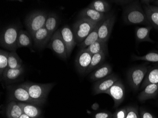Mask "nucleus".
I'll use <instances>...</instances> for the list:
<instances>
[{
    "label": "nucleus",
    "instance_id": "c756f323",
    "mask_svg": "<svg viewBox=\"0 0 158 118\" xmlns=\"http://www.w3.org/2000/svg\"><path fill=\"white\" fill-rule=\"evenodd\" d=\"M23 62L16 51L9 52L8 56V68L16 69L23 66Z\"/></svg>",
    "mask_w": 158,
    "mask_h": 118
},
{
    "label": "nucleus",
    "instance_id": "1a4fd4ad",
    "mask_svg": "<svg viewBox=\"0 0 158 118\" xmlns=\"http://www.w3.org/2000/svg\"><path fill=\"white\" fill-rule=\"evenodd\" d=\"M116 21V16L112 13L106 14L102 20L98 28V34L99 40L107 42L111 34L112 31Z\"/></svg>",
    "mask_w": 158,
    "mask_h": 118
},
{
    "label": "nucleus",
    "instance_id": "7c9ffc66",
    "mask_svg": "<svg viewBox=\"0 0 158 118\" xmlns=\"http://www.w3.org/2000/svg\"><path fill=\"white\" fill-rule=\"evenodd\" d=\"M132 58L134 60H137V61L141 60V61H146L150 63H158V51H151L142 56L133 55L132 56Z\"/></svg>",
    "mask_w": 158,
    "mask_h": 118
},
{
    "label": "nucleus",
    "instance_id": "9d476101",
    "mask_svg": "<svg viewBox=\"0 0 158 118\" xmlns=\"http://www.w3.org/2000/svg\"><path fill=\"white\" fill-rule=\"evenodd\" d=\"M105 94L109 95L114 102V108L118 107L124 101L125 96V88L120 79L117 81Z\"/></svg>",
    "mask_w": 158,
    "mask_h": 118
},
{
    "label": "nucleus",
    "instance_id": "ddd939ff",
    "mask_svg": "<svg viewBox=\"0 0 158 118\" xmlns=\"http://www.w3.org/2000/svg\"><path fill=\"white\" fill-rule=\"evenodd\" d=\"M60 30L61 36L67 50V56H70L74 47L77 44L72 29L68 25H65Z\"/></svg>",
    "mask_w": 158,
    "mask_h": 118
},
{
    "label": "nucleus",
    "instance_id": "6ab92c4d",
    "mask_svg": "<svg viewBox=\"0 0 158 118\" xmlns=\"http://www.w3.org/2000/svg\"><path fill=\"white\" fill-rule=\"evenodd\" d=\"M152 27L151 25L136 27L135 30V36L136 42H148L151 43H154L155 42L150 38V32Z\"/></svg>",
    "mask_w": 158,
    "mask_h": 118
},
{
    "label": "nucleus",
    "instance_id": "f3484780",
    "mask_svg": "<svg viewBox=\"0 0 158 118\" xmlns=\"http://www.w3.org/2000/svg\"><path fill=\"white\" fill-rule=\"evenodd\" d=\"M106 14L107 13H100L87 7L80 12L79 17L80 18H86L95 22L98 23L105 18Z\"/></svg>",
    "mask_w": 158,
    "mask_h": 118
},
{
    "label": "nucleus",
    "instance_id": "f257e3e1",
    "mask_svg": "<svg viewBox=\"0 0 158 118\" xmlns=\"http://www.w3.org/2000/svg\"><path fill=\"white\" fill-rule=\"evenodd\" d=\"M123 18L124 22L128 25H150L145 11L138 1L126 5L123 11Z\"/></svg>",
    "mask_w": 158,
    "mask_h": 118
},
{
    "label": "nucleus",
    "instance_id": "a19ab883",
    "mask_svg": "<svg viewBox=\"0 0 158 118\" xmlns=\"http://www.w3.org/2000/svg\"><path fill=\"white\" fill-rule=\"evenodd\" d=\"M152 3L153 4V5H152L158 7V0H157V1H152Z\"/></svg>",
    "mask_w": 158,
    "mask_h": 118
},
{
    "label": "nucleus",
    "instance_id": "20e7f679",
    "mask_svg": "<svg viewBox=\"0 0 158 118\" xmlns=\"http://www.w3.org/2000/svg\"><path fill=\"white\" fill-rule=\"evenodd\" d=\"M22 85L27 89L33 99L46 103L48 95L55 86V84L53 83L40 84L26 82L23 83Z\"/></svg>",
    "mask_w": 158,
    "mask_h": 118
},
{
    "label": "nucleus",
    "instance_id": "c85d7f7f",
    "mask_svg": "<svg viewBox=\"0 0 158 118\" xmlns=\"http://www.w3.org/2000/svg\"><path fill=\"white\" fill-rule=\"evenodd\" d=\"M144 10L150 25L158 29V12L152 9L150 5H144Z\"/></svg>",
    "mask_w": 158,
    "mask_h": 118
},
{
    "label": "nucleus",
    "instance_id": "a211bd4d",
    "mask_svg": "<svg viewBox=\"0 0 158 118\" xmlns=\"http://www.w3.org/2000/svg\"><path fill=\"white\" fill-rule=\"evenodd\" d=\"M158 94V84H150L147 85L139 94V101L144 102L149 99L155 98Z\"/></svg>",
    "mask_w": 158,
    "mask_h": 118
},
{
    "label": "nucleus",
    "instance_id": "f704fd0d",
    "mask_svg": "<svg viewBox=\"0 0 158 118\" xmlns=\"http://www.w3.org/2000/svg\"><path fill=\"white\" fill-rule=\"evenodd\" d=\"M93 118H113V114L109 111H100L93 114Z\"/></svg>",
    "mask_w": 158,
    "mask_h": 118
},
{
    "label": "nucleus",
    "instance_id": "4468645a",
    "mask_svg": "<svg viewBox=\"0 0 158 118\" xmlns=\"http://www.w3.org/2000/svg\"><path fill=\"white\" fill-rule=\"evenodd\" d=\"M52 36L49 32L45 27H43L34 34L32 39L35 47L43 49L47 47Z\"/></svg>",
    "mask_w": 158,
    "mask_h": 118
},
{
    "label": "nucleus",
    "instance_id": "412c9836",
    "mask_svg": "<svg viewBox=\"0 0 158 118\" xmlns=\"http://www.w3.org/2000/svg\"><path fill=\"white\" fill-rule=\"evenodd\" d=\"M102 21L98 23L94 29L86 37V39L81 43H78V46L81 50L86 49L92 43L99 40L98 38V30L100 26Z\"/></svg>",
    "mask_w": 158,
    "mask_h": 118
},
{
    "label": "nucleus",
    "instance_id": "2eb2a0df",
    "mask_svg": "<svg viewBox=\"0 0 158 118\" xmlns=\"http://www.w3.org/2000/svg\"><path fill=\"white\" fill-rule=\"evenodd\" d=\"M24 71V66L19 69H12L8 68L3 72L1 78L6 84L14 83L18 81L21 78Z\"/></svg>",
    "mask_w": 158,
    "mask_h": 118
},
{
    "label": "nucleus",
    "instance_id": "393cba45",
    "mask_svg": "<svg viewBox=\"0 0 158 118\" xmlns=\"http://www.w3.org/2000/svg\"><path fill=\"white\" fill-rule=\"evenodd\" d=\"M32 37L27 31L20 29L18 38V47H31Z\"/></svg>",
    "mask_w": 158,
    "mask_h": 118
},
{
    "label": "nucleus",
    "instance_id": "ea45409f",
    "mask_svg": "<svg viewBox=\"0 0 158 118\" xmlns=\"http://www.w3.org/2000/svg\"><path fill=\"white\" fill-rule=\"evenodd\" d=\"M19 118H31V117H29V116H27V115H26L25 114H23V115H21ZM42 118V117H40V118Z\"/></svg>",
    "mask_w": 158,
    "mask_h": 118
},
{
    "label": "nucleus",
    "instance_id": "b1692460",
    "mask_svg": "<svg viewBox=\"0 0 158 118\" xmlns=\"http://www.w3.org/2000/svg\"><path fill=\"white\" fill-rule=\"evenodd\" d=\"M59 17L55 12H50L48 14L44 27L52 35L56 31L59 25Z\"/></svg>",
    "mask_w": 158,
    "mask_h": 118
},
{
    "label": "nucleus",
    "instance_id": "473e14b6",
    "mask_svg": "<svg viewBox=\"0 0 158 118\" xmlns=\"http://www.w3.org/2000/svg\"><path fill=\"white\" fill-rule=\"evenodd\" d=\"M127 116L126 118H140L138 108L133 106H127Z\"/></svg>",
    "mask_w": 158,
    "mask_h": 118
},
{
    "label": "nucleus",
    "instance_id": "423d86ee",
    "mask_svg": "<svg viewBox=\"0 0 158 118\" xmlns=\"http://www.w3.org/2000/svg\"><path fill=\"white\" fill-rule=\"evenodd\" d=\"M48 14L45 11L35 10L27 16L25 23L32 37L39 29L44 27Z\"/></svg>",
    "mask_w": 158,
    "mask_h": 118
},
{
    "label": "nucleus",
    "instance_id": "4c0bfd02",
    "mask_svg": "<svg viewBox=\"0 0 158 118\" xmlns=\"http://www.w3.org/2000/svg\"><path fill=\"white\" fill-rule=\"evenodd\" d=\"M152 1H141V2L143 3L144 5L146 6H148V5H150V3L151 2H152Z\"/></svg>",
    "mask_w": 158,
    "mask_h": 118
},
{
    "label": "nucleus",
    "instance_id": "f03ea898",
    "mask_svg": "<svg viewBox=\"0 0 158 118\" xmlns=\"http://www.w3.org/2000/svg\"><path fill=\"white\" fill-rule=\"evenodd\" d=\"M8 92V98L10 102L14 101L18 103H26L41 106L45 103L42 101H37L31 97L27 89L22 84L16 86H9L7 87Z\"/></svg>",
    "mask_w": 158,
    "mask_h": 118
},
{
    "label": "nucleus",
    "instance_id": "9b49d317",
    "mask_svg": "<svg viewBox=\"0 0 158 118\" xmlns=\"http://www.w3.org/2000/svg\"><path fill=\"white\" fill-rule=\"evenodd\" d=\"M119 79L118 77L115 74H111L102 79L97 81L93 85V95L105 94L110 88Z\"/></svg>",
    "mask_w": 158,
    "mask_h": 118
},
{
    "label": "nucleus",
    "instance_id": "e433bc0d",
    "mask_svg": "<svg viewBox=\"0 0 158 118\" xmlns=\"http://www.w3.org/2000/svg\"><path fill=\"white\" fill-rule=\"evenodd\" d=\"M134 1H112V2H114L119 5H127L133 2Z\"/></svg>",
    "mask_w": 158,
    "mask_h": 118
},
{
    "label": "nucleus",
    "instance_id": "4be33fe9",
    "mask_svg": "<svg viewBox=\"0 0 158 118\" xmlns=\"http://www.w3.org/2000/svg\"><path fill=\"white\" fill-rule=\"evenodd\" d=\"M150 84H158V65L151 67L141 85V89H143Z\"/></svg>",
    "mask_w": 158,
    "mask_h": 118
},
{
    "label": "nucleus",
    "instance_id": "cd10ccee",
    "mask_svg": "<svg viewBox=\"0 0 158 118\" xmlns=\"http://www.w3.org/2000/svg\"><path fill=\"white\" fill-rule=\"evenodd\" d=\"M92 55L98 53H105L107 55L108 53L107 51V42L98 40L92 43V45L86 49Z\"/></svg>",
    "mask_w": 158,
    "mask_h": 118
},
{
    "label": "nucleus",
    "instance_id": "72a5a7b5",
    "mask_svg": "<svg viewBox=\"0 0 158 118\" xmlns=\"http://www.w3.org/2000/svg\"><path fill=\"white\" fill-rule=\"evenodd\" d=\"M127 107L119 109L113 114V118H126L127 116Z\"/></svg>",
    "mask_w": 158,
    "mask_h": 118
},
{
    "label": "nucleus",
    "instance_id": "bb28decb",
    "mask_svg": "<svg viewBox=\"0 0 158 118\" xmlns=\"http://www.w3.org/2000/svg\"><path fill=\"white\" fill-rule=\"evenodd\" d=\"M106 55V54L103 52L93 55L92 56L90 65L86 71V74L90 73L98 67L103 64V63L105 60Z\"/></svg>",
    "mask_w": 158,
    "mask_h": 118
},
{
    "label": "nucleus",
    "instance_id": "a878e982",
    "mask_svg": "<svg viewBox=\"0 0 158 118\" xmlns=\"http://www.w3.org/2000/svg\"><path fill=\"white\" fill-rule=\"evenodd\" d=\"M88 7L93 9L100 13H109L111 9V5L110 2L104 0H94L92 1Z\"/></svg>",
    "mask_w": 158,
    "mask_h": 118
},
{
    "label": "nucleus",
    "instance_id": "0eeeda50",
    "mask_svg": "<svg viewBox=\"0 0 158 118\" xmlns=\"http://www.w3.org/2000/svg\"><path fill=\"white\" fill-rule=\"evenodd\" d=\"M150 68L151 67L147 64H143L129 69L127 72L128 81L134 90L139 89Z\"/></svg>",
    "mask_w": 158,
    "mask_h": 118
},
{
    "label": "nucleus",
    "instance_id": "aec40b11",
    "mask_svg": "<svg viewBox=\"0 0 158 118\" xmlns=\"http://www.w3.org/2000/svg\"><path fill=\"white\" fill-rule=\"evenodd\" d=\"M18 103L23 109V114L33 118H39L41 117L42 110L40 108V106L26 103Z\"/></svg>",
    "mask_w": 158,
    "mask_h": 118
},
{
    "label": "nucleus",
    "instance_id": "2f4dec72",
    "mask_svg": "<svg viewBox=\"0 0 158 118\" xmlns=\"http://www.w3.org/2000/svg\"><path fill=\"white\" fill-rule=\"evenodd\" d=\"M9 52L0 50V74L2 77L3 72L8 68V56Z\"/></svg>",
    "mask_w": 158,
    "mask_h": 118
},
{
    "label": "nucleus",
    "instance_id": "58836bf2",
    "mask_svg": "<svg viewBox=\"0 0 158 118\" xmlns=\"http://www.w3.org/2000/svg\"><path fill=\"white\" fill-rule=\"evenodd\" d=\"M150 7L152 9H153V10H155V11H157V12H158V7H156V6H153V5H150Z\"/></svg>",
    "mask_w": 158,
    "mask_h": 118
},
{
    "label": "nucleus",
    "instance_id": "6e6552de",
    "mask_svg": "<svg viewBox=\"0 0 158 118\" xmlns=\"http://www.w3.org/2000/svg\"><path fill=\"white\" fill-rule=\"evenodd\" d=\"M47 47L53 51L63 60H66L68 58L67 50L62 39L60 29H58L52 35Z\"/></svg>",
    "mask_w": 158,
    "mask_h": 118
},
{
    "label": "nucleus",
    "instance_id": "c9c22d12",
    "mask_svg": "<svg viewBox=\"0 0 158 118\" xmlns=\"http://www.w3.org/2000/svg\"><path fill=\"white\" fill-rule=\"evenodd\" d=\"M140 118H156L152 113L142 108H140Z\"/></svg>",
    "mask_w": 158,
    "mask_h": 118
},
{
    "label": "nucleus",
    "instance_id": "dca6fc26",
    "mask_svg": "<svg viewBox=\"0 0 158 118\" xmlns=\"http://www.w3.org/2000/svg\"><path fill=\"white\" fill-rule=\"evenodd\" d=\"M112 67L109 63H104L91 72L89 78L92 81H97L110 76L112 72Z\"/></svg>",
    "mask_w": 158,
    "mask_h": 118
},
{
    "label": "nucleus",
    "instance_id": "39448f33",
    "mask_svg": "<svg viewBox=\"0 0 158 118\" xmlns=\"http://www.w3.org/2000/svg\"><path fill=\"white\" fill-rule=\"evenodd\" d=\"M98 23L86 18H80L73 24V32L77 44L82 42L86 39Z\"/></svg>",
    "mask_w": 158,
    "mask_h": 118
},
{
    "label": "nucleus",
    "instance_id": "5701e85b",
    "mask_svg": "<svg viewBox=\"0 0 158 118\" xmlns=\"http://www.w3.org/2000/svg\"><path fill=\"white\" fill-rule=\"evenodd\" d=\"M23 114V109L18 102L10 101L6 108V115L7 118H19Z\"/></svg>",
    "mask_w": 158,
    "mask_h": 118
},
{
    "label": "nucleus",
    "instance_id": "7ed1b4c3",
    "mask_svg": "<svg viewBox=\"0 0 158 118\" xmlns=\"http://www.w3.org/2000/svg\"><path fill=\"white\" fill-rule=\"evenodd\" d=\"M20 30L17 25H10L5 27L1 33V46L10 51H16L18 48V38Z\"/></svg>",
    "mask_w": 158,
    "mask_h": 118
},
{
    "label": "nucleus",
    "instance_id": "f8f14e48",
    "mask_svg": "<svg viewBox=\"0 0 158 118\" xmlns=\"http://www.w3.org/2000/svg\"><path fill=\"white\" fill-rule=\"evenodd\" d=\"M92 55L86 49H81L79 51L75 61L76 70L81 75H85L90 62Z\"/></svg>",
    "mask_w": 158,
    "mask_h": 118
}]
</instances>
